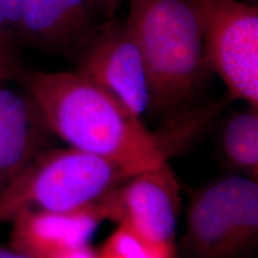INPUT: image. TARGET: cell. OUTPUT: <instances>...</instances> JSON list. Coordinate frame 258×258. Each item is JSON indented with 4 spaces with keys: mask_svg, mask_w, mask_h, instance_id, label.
<instances>
[{
    "mask_svg": "<svg viewBox=\"0 0 258 258\" xmlns=\"http://www.w3.org/2000/svg\"><path fill=\"white\" fill-rule=\"evenodd\" d=\"M99 205L106 220L151 243L176 247L182 201L178 180L169 161L128 177Z\"/></svg>",
    "mask_w": 258,
    "mask_h": 258,
    "instance_id": "6",
    "label": "cell"
},
{
    "mask_svg": "<svg viewBox=\"0 0 258 258\" xmlns=\"http://www.w3.org/2000/svg\"><path fill=\"white\" fill-rule=\"evenodd\" d=\"M50 258H99V253L98 251L92 249L89 244H86L83 246L64 250L62 252L54 254Z\"/></svg>",
    "mask_w": 258,
    "mask_h": 258,
    "instance_id": "15",
    "label": "cell"
},
{
    "mask_svg": "<svg viewBox=\"0 0 258 258\" xmlns=\"http://www.w3.org/2000/svg\"><path fill=\"white\" fill-rule=\"evenodd\" d=\"M0 42L14 44V46H16V43H17V40L12 35V32L9 28L8 21H6L4 2L3 0H0Z\"/></svg>",
    "mask_w": 258,
    "mask_h": 258,
    "instance_id": "16",
    "label": "cell"
},
{
    "mask_svg": "<svg viewBox=\"0 0 258 258\" xmlns=\"http://www.w3.org/2000/svg\"><path fill=\"white\" fill-rule=\"evenodd\" d=\"M104 6L106 12H108L109 17H114L118 9L122 8L125 3H128V0H99Z\"/></svg>",
    "mask_w": 258,
    "mask_h": 258,
    "instance_id": "17",
    "label": "cell"
},
{
    "mask_svg": "<svg viewBox=\"0 0 258 258\" xmlns=\"http://www.w3.org/2000/svg\"><path fill=\"white\" fill-rule=\"evenodd\" d=\"M0 258H34L29 254L21 252V251L14 249H6V247L0 246Z\"/></svg>",
    "mask_w": 258,
    "mask_h": 258,
    "instance_id": "18",
    "label": "cell"
},
{
    "mask_svg": "<svg viewBox=\"0 0 258 258\" xmlns=\"http://www.w3.org/2000/svg\"><path fill=\"white\" fill-rule=\"evenodd\" d=\"M131 176L95 154L49 147L0 190V222L25 211L69 212L97 205Z\"/></svg>",
    "mask_w": 258,
    "mask_h": 258,
    "instance_id": "3",
    "label": "cell"
},
{
    "mask_svg": "<svg viewBox=\"0 0 258 258\" xmlns=\"http://www.w3.org/2000/svg\"><path fill=\"white\" fill-rule=\"evenodd\" d=\"M257 240V179L225 177L192 194L180 239L184 258H240Z\"/></svg>",
    "mask_w": 258,
    "mask_h": 258,
    "instance_id": "4",
    "label": "cell"
},
{
    "mask_svg": "<svg viewBox=\"0 0 258 258\" xmlns=\"http://www.w3.org/2000/svg\"><path fill=\"white\" fill-rule=\"evenodd\" d=\"M77 73L104 90L135 115L151 109V89L140 48L125 22L106 18L84 40Z\"/></svg>",
    "mask_w": 258,
    "mask_h": 258,
    "instance_id": "7",
    "label": "cell"
},
{
    "mask_svg": "<svg viewBox=\"0 0 258 258\" xmlns=\"http://www.w3.org/2000/svg\"><path fill=\"white\" fill-rule=\"evenodd\" d=\"M105 220L99 202L69 212H22L10 221L11 247L34 258H50L89 244Z\"/></svg>",
    "mask_w": 258,
    "mask_h": 258,
    "instance_id": "8",
    "label": "cell"
},
{
    "mask_svg": "<svg viewBox=\"0 0 258 258\" xmlns=\"http://www.w3.org/2000/svg\"><path fill=\"white\" fill-rule=\"evenodd\" d=\"M3 186H4V180H3V177L0 175V190H2Z\"/></svg>",
    "mask_w": 258,
    "mask_h": 258,
    "instance_id": "19",
    "label": "cell"
},
{
    "mask_svg": "<svg viewBox=\"0 0 258 258\" xmlns=\"http://www.w3.org/2000/svg\"><path fill=\"white\" fill-rule=\"evenodd\" d=\"M206 55L231 98L258 108V8L240 0H196Z\"/></svg>",
    "mask_w": 258,
    "mask_h": 258,
    "instance_id": "5",
    "label": "cell"
},
{
    "mask_svg": "<svg viewBox=\"0 0 258 258\" xmlns=\"http://www.w3.org/2000/svg\"><path fill=\"white\" fill-rule=\"evenodd\" d=\"M51 137L35 99L21 85L0 83V175L4 185L49 148Z\"/></svg>",
    "mask_w": 258,
    "mask_h": 258,
    "instance_id": "9",
    "label": "cell"
},
{
    "mask_svg": "<svg viewBox=\"0 0 258 258\" xmlns=\"http://www.w3.org/2000/svg\"><path fill=\"white\" fill-rule=\"evenodd\" d=\"M128 30L143 54L151 109L176 111L209 71L196 0H128Z\"/></svg>",
    "mask_w": 258,
    "mask_h": 258,
    "instance_id": "2",
    "label": "cell"
},
{
    "mask_svg": "<svg viewBox=\"0 0 258 258\" xmlns=\"http://www.w3.org/2000/svg\"><path fill=\"white\" fill-rule=\"evenodd\" d=\"M3 2H4L6 21H8L9 28L18 42V25L19 19H21L22 8H23L24 0H3Z\"/></svg>",
    "mask_w": 258,
    "mask_h": 258,
    "instance_id": "14",
    "label": "cell"
},
{
    "mask_svg": "<svg viewBox=\"0 0 258 258\" xmlns=\"http://www.w3.org/2000/svg\"><path fill=\"white\" fill-rule=\"evenodd\" d=\"M102 15L109 17L99 0H24L18 42L42 49L70 47L95 31Z\"/></svg>",
    "mask_w": 258,
    "mask_h": 258,
    "instance_id": "10",
    "label": "cell"
},
{
    "mask_svg": "<svg viewBox=\"0 0 258 258\" xmlns=\"http://www.w3.org/2000/svg\"><path fill=\"white\" fill-rule=\"evenodd\" d=\"M15 82L37 103L54 137L135 173L169 161L161 138L140 116L77 72L21 67Z\"/></svg>",
    "mask_w": 258,
    "mask_h": 258,
    "instance_id": "1",
    "label": "cell"
},
{
    "mask_svg": "<svg viewBox=\"0 0 258 258\" xmlns=\"http://www.w3.org/2000/svg\"><path fill=\"white\" fill-rule=\"evenodd\" d=\"M176 247L154 244L117 226L98 251L99 258H173Z\"/></svg>",
    "mask_w": 258,
    "mask_h": 258,
    "instance_id": "12",
    "label": "cell"
},
{
    "mask_svg": "<svg viewBox=\"0 0 258 258\" xmlns=\"http://www.w3.org/2000/svg\"><path fill=\"white\" fill-rule=\"evenodd\" d=\"M221 148L226 161L234 169L258 173V108L237 112L226 122L221 134Z\"/></svg>",
    "mask_w": 258,
    "mask_h": 258,
    "instance_id": "11",
    "label": "cell"
},
{
    "mask_svg": "<svg viewBox=\"0 0 258 258\" xmlns=\"http://www.w3.org/2000/svg\"><path fill=\"white\" fill-rule=\"evenodd\" d=\"M21 67L16 46L0 42V83L15 80Z\"/></svg>",
    "mask_w": 258,
    "mask_h": 258,
    "instance_id": "13",
    "label": "cell"
}]
</instances>
